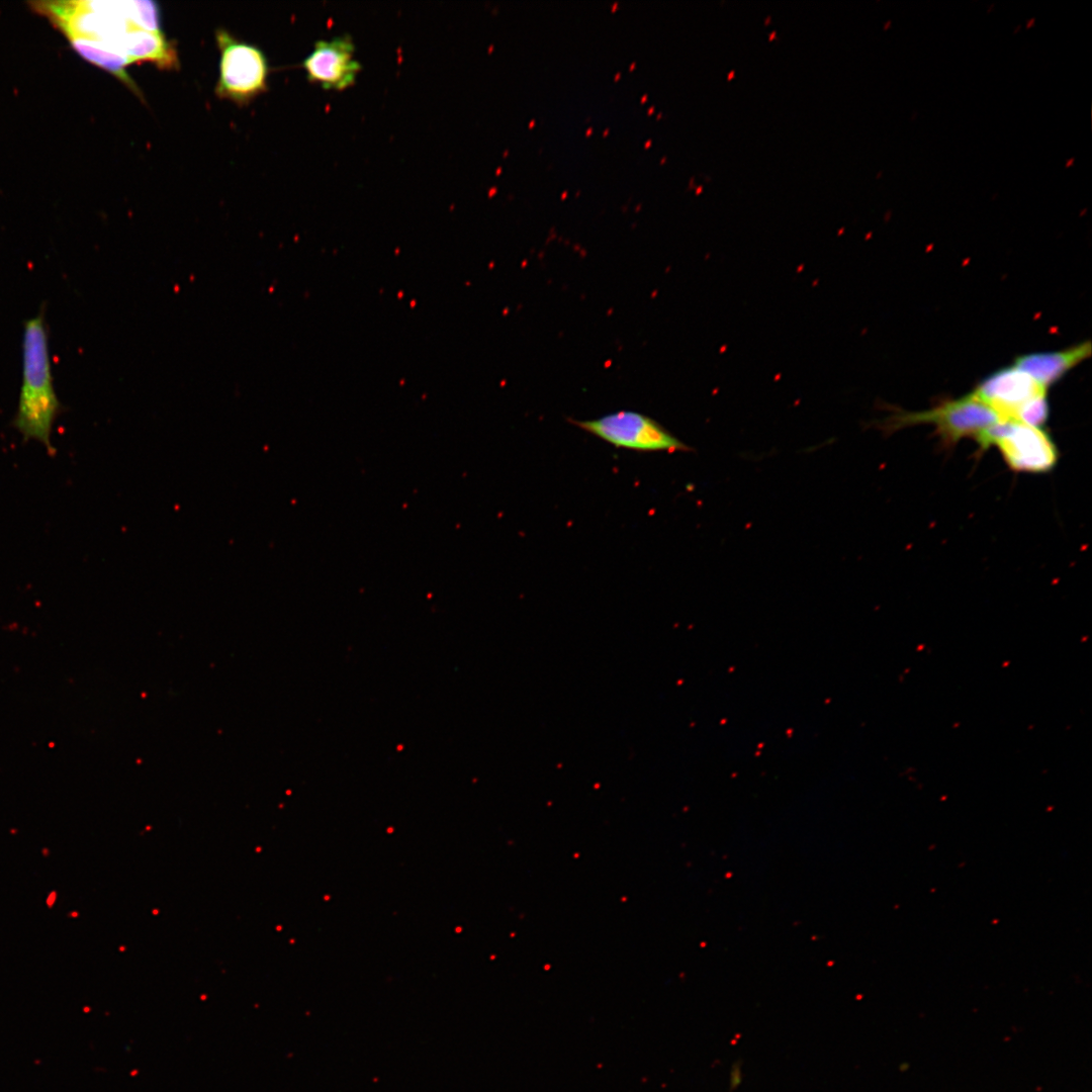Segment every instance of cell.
I'll return each mask as SVG.
<instances>
[{"mask_svg": "<svg viewBox=\"0 0 1092 1092\" xmlns=\"http://www.w3.org/2000/svg\"><path fill=\"white\" fill-rule=\"evenodd\" d=\"M120 53L132 64L152 62L161 69H176L179 65L176 49L162 31L131 27L124 35Z\"/></svg>", "mask_w": 1092, "mask_h": 1092, "instance_id": "obj_9", "label": "cell"}, {"mask_svg": "<svg viewBox=\"0 0 1092 1092\" xmlns=\"http://www.w3.org/2000/svg\"><path fill=\"white\" fill-rule=\"evenodd\" d=\"M1000 417L972 393L945 400L922 412H897L885 421L888 431L921 424H931L942 442L952 446L960 440L977 439L985 430L999 422Z\"/></svg>", "mask_w": 1092, "mask_h": 1092, "instance_id": "obj_3", "label": "cell"}, {"mask_svg": "<svg viewBox=\"0 0 1092 1092\" xmlns=\"http://www.w3.org/2000/svg\"><path fill=\"white\" fill-rule=\"evenodd\" d=\"M62 410L54 388L44 309L26 320L22 334V383L12 425L25 441L40 443L54 454L52 431Z\"/></svg>", "mask_w": 1092, "mask_h": 1092, "instance_id": "obj_1", "label": "cell"}, {"mask_svg": "<svg viewBox=\"0 0 1092 1092\" xmlns=\"http://www.w3.org/2000/svg\"><path fill=\"white\" fill-rule=\"evenodd\" d=\"M1090 355L1091 343L1086 341L1060 351L1019 356L1014 365L1048 388Z\"/></svg>", "mask_w": 1092, "mask_h": 1092, "instance_id": "obj_8", "label": "cell"}, {"mask_svg": "<svg viewBox=\"0 0 1092 1092\" xmlns=\"http://www.w3.org/2000/svg\"><path fill=\"white\" fill-rule=\"evenodd\" d=\"M574 426L618 448L639 452L689 451L690 447L657 421L634 411H619Z\"/></svg>", "mask_w": 1092, "mask_h": 1092, "instance_id": "obj_5", "label": "cell"}, {"mask_svg": "<svg viewBox=\"0 0 1092 1092\" xmlns=\"http://www.w3.org/2000/svg\"><path fill=\"white\" fill-rule=\"evenodd\" d=\"M216 42L220 52L217 96L245 104L264 92L268 63L263 52L222 29L216 31Z\"/></svg>", "mask_w": 1092, "mask_h": 1092, "instance_id": "obj_6", "label": "cell"}, {"mask_svg": "<svg viewBox=\"0 0 1092 1092\" xmlns=\"http://www.w3.org/2000/svg\"><path fill=\"white\" fill-rule=\"evenodd\" d=\"M302 66L309 81L332 89L352 85L362 67L355 56L353 39L348 34L314 42Z\"/></svg>", "mask_w": 1092, "mask_h": 1092, "instance_id": "obj_7", "label": "cell"}, {"mask_svg": "<svg viewBox=\"0 0 1092 1092\" xmlns=\"http://www.w3.org/2000/svg\"><path fill=\"white\" fill-rule=\"evenodd\" d=\"M972 394L1001 420L1040 426L1049 417L1046 388L1015 365L987 376Z\"/></svg>", "mask_w": 1092, "mask_h": 1092, "instance_id": "obj_2", "label": "cell"}, {"mask_svg": "<svg viewBox=\"0 0 1092 1092\" xmlns=\"http://www.w3.org/2000/svg\"><path fill=\"white\" fill-rule=\"evenodd\" d=\"M976 440L983 449L996 446L1007 465L1018 472H1046L1059 459L1056 444L1045 431L1018 421L1000 420Z\"/></svg>", "mask_w": 1092, "mask_h": 1092, "instance_id": "obj_4", "label": "cell"}]
</instances>
